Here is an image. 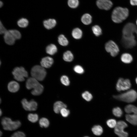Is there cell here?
Returning a JSON list of instances; mask_svg holds the SVG:
<instances>
[{"mask_svg": "<svg viewBox=\"0 0 137 137\" xmlns=\"http://www.w3.org/2000/svg\"><path fill=\"white\" fill-rule=\"evenodd\" d=\"M129 15V11L127 8L120 7L115 8L111 16V20L116 23H120L126 20Z\"/></svg>", "mask_w": 137, "mask_h": 137, "instance_id": "6da1fadb", "label": "cell"}, {"mask_svg": "<svg viewBox=\"0 0 137 137\" xmlns=\"http://www.w3.org/2000/svg\"><path fill=\"white\" fill-rule=\"evenodd\" d=\"M1 124L4 130L11 131L17 129L21 126V125L20 121H13L10 118L7 117L2 118Z\"/></svg>", "mask_w": 137, "mask_h": 137, "instance_id": "7a4b0ae2", "label": "cell"}, {"mask_svg": "<svg viewBox=\"0 0 137 137\" xmlns=\"http://www.w3.org/2000/svg\"><path fill=\"white\" fill-rule=\"evenodd\" d=\"M114 97L119 100L130 103L134 101L137 98V93L133 90H131L119 95H114Z\"/></svg>", "mask_w": 137, "mask_h": 137, "instance_id": "3957f363", "label": "cell"}, {"mask_svg": "<svg viewBox=\"0 0 137 137\" xmlns=\"http://www.w3.org/2000/svg\"><path fill=\"white\" fill-rule=\"evenodd\" d=\"M31 74L32 77L38 81L43 80L46 75V71L41 66L36 65L31 68Z\"/></svg>", "mask_w": 137, "mask_h": 137, "instance_id": "277c9868", "label": "cell"}, {"mask_svg": "<svg viewBox=\"0 0 137 137\" xmlns=\"http://www.w3.org/2000/svg\"><path fill=\"white\" fill-rule=\"evenodd\" d=\"M12 74L14 79L19 81H23L25 78L27 77L28 76V72L22 67L15 68L12 72Z\"/></svg>", "mask_w": 137, "mask_h": 137, "instance_id": "5b68a950", "label": "cell"}, {"mask_svg": "<svg viewBox=\"0 0 137 137\" xmlns=\"http://www.w3.org/2000/svg\"><path fill=\"white\" fill-rule=\"evenodd\" d=\"M127 126V124L125 122L122 121H118L114 128L115 133L118 137H128V133L124 131V129Z\"/></svg>", "mask_w": 137, "mask_h": 137, "instance_id": "8992f818", "label": "cell"}, {"mask_svg": "<svg viewBox=\"0 0 137 137\" xmlns=\"http://www.w3.org/2000/svg\"><path fill=\"white\" fill-rule=\"evenodd\" d=\"M105 48L106 51L110 53L111 55L113 57L117 55L119 52L118 45L112 40H110L106 43Z\"/></svg>", "mask_w": 137, "mask_h": 137, "instance_id": "52a82bcc", "label": "cell"}, {"mask_svg": "<svg viewBox=\"0 0 137 137\" xmlns=\"http://www.w3.org/2000/svg\"><path fill=\"white\" fill-rule=\"evenodd\" d=\"M131 87V83L130 80L128 79H124L122 78L118 80L116 85V88L118 91H125L129 89Z\"/></svg>", "mask_w": 137, "mask_h": 137, "instance_id": "ba28073f", "label": "cell"}, {"mask_svg": "<svg viewBox=\"0 0 137 137\" xmlns=\"http://www.w3.org/2000/svg\"><path fill=\"white\" fill-rule=\"evenodd\" d=\"M137 28L133 23H129L124 26L122 30L123 36L129 37L133 35V33L136 32Z\"/></svg>", "mask_w": 137, "mask_h": 137, "instance_id": "9c48e42d", "label": "cell"}, {"mask_svg": "<svg viewBox=\"0 0 137 137\" xmlns=\"http://www.w3.org/2000/svg\"><path fill=\"white\" fill-rule=\"evenodd\" d=\"M21 103L24 109L26 111H34L37 108V104L33 100L28 101L26 99L24 98L22 100Z\"/></svg>", "mask_w": 137, "mask_h": 137, "instance_id": "30bf717a", "label": "cell"}, {"mask_svg": "<svg viewBox=\"0 0 137 137\" xmlns=\"http://www.w3.org/2000/svg\"><path fill=\"white\" fill-rule=\"evenodd\" d=\"M122 43L126 48H131L136 45V42L134 35L129 37L123 36Z\"/></svg>", "mask_w": 137, "mask_h": 137, "instance_id": "8fae6325", "label": "cell"}, {"mask_svg": "<svg viewBox=\"0 0 137 137\" xmlns=\"http://www.w3.org/2000/svg\"><path fill=\"white\" fill-rule=\"evenodd\" d=\"M96 4L99 9L106 11L110 10L113 5V3L110 0H97Z\"/></svg>", "mask_w": 137, "mask_h": 137, "instance_id": "7c38bea8", "label": "cell"}, {"mask_svg": "<svg viewBox=\"0 0 137 137\" xmlns=\"http://www.w3.org/2000/svg\"><path fill=\"white\" fill-rule=\"evenodd\" d=\"M40 83L38 81L32 77L29 78L27 80L26 84V88L29 90L36 88Z\"/></svg>", "mask_w": 137, "mask_h": 137, "instance_id": "4fadbf2b", "label": "cell"}, {"mask_svg": "<svg viewBox=\"0 0 137 137\" xmlns=\"http://www.w3.org/2000/svg\"><path fill=\"white\" fill-rule=\"evenodd\" d=\"M53 62V59L50 57L47 56L42 58L40 63L41 66L44 68H49L52 66Z\"/></svg>", "mask_w": 137, "mask_h": 137, "instance_id": "5bb4252c", "label": "cell"}, {"mask_svg": "<svg viewBox=\"0 0 137 137\" xmlns=\"http://www.w3.org/2000/svg\"><path fill=\"white\" fill-rule=\"evenodd\" d=\"M126 120L131 124L137 125V113L127 114L125 116Z\"/></svg>", "mask_w": 137, "mask_h": 137, "instance_id": "9a60e30c", "label": "cell"}, {"mask_svg": "<svg viewBox=\"0 0 137 137\" xmlns=\"http://www.w3.org/2000/svg\"><path fill=\"white\" fill-rule=\"evenodd\" d=\"M4 35V40L7 44L11 45L14 44L15 39L9 30H8Z\"/></svg>", "mask_w": 137, "mask_h": 137, "instance_id": "2e32d148", "label": "cell"}, {"mask_svg": "<svg viewBox=\"0 0 137 137\" xmlns=\"http://www.w3.org/2000/svg\"><path fill=\"white\" fill-rule=\"evenodd\" d=\"M20 88L19 84L15 81L10 82L8 85V89L10 92L15 93L18 91Z\"/></svg>", "mask_w": 137, "mask_h": 137, "instance_id": "e0dca14e", "label": "cell"}, {"mask_svg": "<svg viewBox=\"0 0 137 137\" xmlns=\"http://www.w3.org/2000/svg\"><path fill=\"white\" fill-rule=\"evenodd\" d=\"M66 104L60 101H58L55 102L53 106V110L54 112L56 113H60L61 110L63 108H66Z\"/></svg>", "mask_w": 137, "mask_h": 137, "instance_id": "ac0fdd59", "label": "cell"}, {"mask_svg": "<svg viewBox=\"0 0 137 137\" xmlns=\"http://www.w3.org/2000/svg\"><path fill=\"white\" fill-rule=\"evenodd\" d=\"M56 21L54 19H49L44 20L43 22L44 27L48 29L53 28L56 26Z\"/></svg>", "mask_w": 137, "mask_h": 137, "instance_id": "d6986e66", "label": "cell"}, {"mask_svg": "<svg viewBox=\"0 0 137 137\" xmlns=\"http://www.w3.org/2000/svg\"><path fill=\"white\" fill-rule=\"evenodd\" d=\"M121 60L122 62L125 63H129L132 62L133 58L130 54L128 53H124L122 55Z\"/></svg>", "mask_w": 137, "mask_h": 137, "instance_id": "ffe728a7", "label": "cell"}, {"mask_svg": "<svg viewBox=\"0 0 137 137\" xmlns=\"http://www.w3.org/2000/svg\"><path fill=\"white\" fill-rule=\"evenodd\" d=\"M46 50L47 54L50 55H53L57 52V48L55 45L51 44L47 46Z\"/></svg>", "mask_w": 137, "mask_h": 137, "instance_id": "44dd1931", "label": "cell"}, {"mask_svg": "<svg viewBox=\"0 0 137 137\" xmlns=\"http://www.w3.org/2000/svg\"><path fill=\"white\" fill-rule=\"evenodd\" d=\"M44 89L43 86L40 83L31 91V93L34 95H39L43 92Z\"/></svg>", "mask_w": 137, "mask_h": 137, "instance_id": "7402d4cb", "label": "cell"}, {"mask_svg": "<svg viewBox=\"0 0 137 137\" xmlns=\"http://www.w3.org/2000/svg\"><path fill=\"white\" fill-rule=\"evenodd\" d=\"M81 21L84 24L88 25L90 24L92 21V17L89 14L85 13L81 18Z\"/></svg>", "mask_w": 137, "mask_h": 137, "instance_id": "603a6c76", "label": "cell"}, {"mask_svg": "<svg viewBox=\"0 0 137 137\" xmlns=\"http://www.w3.org/2000/svg\"><path fill=\"white\" fill-rule=\"evenodd\" d=\"M72 35L73 37L76 39H80L82 35V32L81 30L78 28L74 29L72 32Z\"/></svg>", "mask_w": 137, "mask_h": 137, "instance_id": "cb8c5ba5", "label": "cell"}, {"mask_svg": "<svg viewBox=\"0 0 137 137\" xmlns=\"http://www.w3.org/2000/svg\"><path fill=\"white\" fill-rule=\"evenodd\" d=\"M92 130L94 134L98 136L101 135L103 132L102 128L99 125L94 126L92 128Z\"/></svg>", "mask_w": 137, "mask_h": 137, "instance_id": "d4e9b609", "label": "cell"}, {"mask_svg": "<svg viewBox=\"0 0 137 137\" xmlns=\"http://www.w3.org/2000/svg\"><path fill=\"white\" fill-rule=\"evenodd\" d=\"M73 56L71 52L70 51H67L63 55V59L65 61L70 62L73 59Z\"/></svg>", "mask_w": 137, "mask_h": 137, "instance_id": "484cf974", "label": "cell"}, {"mask_svg": "<svg viewBox=\"0 0 137 137\" xmlns=\"http://www.w3.org/2000/svg\"><path fill=\"white\" fill-rule=\"evenodd\" d=\"M125 111L127 114L131 113H137V107L133 105H129L125 107Z\"/></svg>", "mask_w": 137, "mask_h": 137, "instance_id": "4316f807", "label": "cell"}, {"mask_svg": "<svg viewBox=\"0 0 137 137\" xmlns=\"http://www.w3.org/2000/svg\"><path fill=\"white\" fill-rule=\"evenodd\" d=\"M39 124L41 127L47 128L49 125V122L47 118L45 117H42L39 120Z\"/></svg>", "mask_w": 137, "mask_h": 137, "instance_id": "83f0119b", "label": "cell"}, {"mask_svg": "<svg viewBox=\"0 0 137 137\" xmlns=\"http://www.w3.org/2000/svg\"><path fill=\"white\" fill-rule=\"evenodd\" d=\"M58 41L59 43L63 46H66L68 44L67 39L63 35H61L59 36Z\"/></svg>", "mask_w": 137, "mask_h": 137, "instance_id": "f1b7e54d", "label": "cell"}, {"mask_svg": "<svg viewBox=\"0 0 137 137\" xmlns=\"http://www.w3.org/2000/svg\"><path fill=\"white\" fill-rule=\"evenodd\" d=\"M29 23L28 20L25 18H22L19 19L17 22L18 26L21 28L26 27Z\"/></svg>", "mask_w": 137, "mask_h": 137, "instance_id": "f546056e", "label": "cell"}, {"mask_svg": "<svg viewBox=\"0 0 137 137\" xmlns=\"http://www.w3.org/2000/svg\"><path fill=\"white\" fill-rule=\"evenodd\" d=\"M27 118L30 122L32 123H35L38 120L39 116L36 113H29L28 115Z\"/></svg>", "mask_w": 137, "mask_h": 137, "instance_id": "4dcf8cb0", "label": "cell"}, {"mask_svg": "<svg viewBox=\"0 0 137 137\" xmlns=\"http://www.w3.org/2000/svg\"><path fill=\"white\" fill-rule=\"evenodd\" d=\"M92 29L94 34L97 36H100L102 33L101 29L98 25L93 26L92 27Z\"/></svg>", "mask_w": 137, "mask_h": 137, "instance_id": "1f68e13d", "label": "cell"}, {"mask_svg": "<svg viewBox=\"0 0 137 137\" xmlns=\"http://www.w3.org/2000/svg\"><path fill=\"white\" fill-rule=\"evenodd\" d=\"M82 96L83 99L88 101H91L93 98L92 94L87 91H85L82 94Z\"/></svg>", "mask_w": 137, "mask_h": 137, "instance_id": "d6a6232c", "label": "cell"}, {"mask_svg": "<svg viewBox=\"0 0 137 137\" xmlns=\"http://www.w3.org/2000/svg\"><path fill=\"white\" fill-rule=\"evenodd\" d=\"M9 31L15 40L20 39L21 38V34L18 30L15 29H12L9 30Z\"/></svg>", "mask_w": 137, "mask_h": 137, "instance_id": "836d02e7", "label": "cell"}, {"mask_svg": "<svg viewBox=\"0 0 137 137\" xmlns=\"http://www.w3.org/2000/svg\"><path fill=\"white\" fill-rule=\"evenodd\" d=\"M112 113L115 116L117 117H121L123 114L122 110L119 107L114 108L112 110Z\"/></svg>", "mask_w": 137, "mask_h": 137, "instance_id": "e575fe53", "label": "cell"}, {"mask_svg": "<svg viewBox=\"0 0 137 137\" xmlns=\"http://www.w3.org/2000/svg\"><path fill=\"white\" fill-rule=\"evenodd\" d=\"M67 3L70 7L74 8L77 7L79 5L78 0H68Z\"/></svg>", "mask_w": 137, "mask_h": 137, "instance_id": "d590c367", "label": "cell"}, {"mask_svg": "<svg viewBox=\"0 0 137 137\" xmlns=\"http://www.w3.org/2000/svg\"><path fill=\"white\" fill-rule=\"evenodd\" d=\"M60 80L61 83L65 86H67L70 84V81L69 79L66 76H62L60 78Z\"/></svg>", "mask_w": 137, "mask_h": 137, "instance_id": "8d00e7d4", "label": "cell"}, {"mask_svg": "<svg viewBox=\"0 0 137 137\" xmlns=\"http://www.w3.org/2000/svg\"><path fill=\"white\" fill-rule=\"evenodd\" d=\"M117 122L114 119H109L107 121V124L109 127L111 128H114L116 125Z\"/></svg>", "mask_w": 137, "mask_h": 137, "instance_id": "74e56055", "label": "cell"}, {"mask_svg": "<svg viewBox=\"0 0 137 137\" xmlns=\"http://www.w3.org/2000/svg\"><path fill=\"white\" fill-rule=\"evenodd\" d=\"M74 70L77 73L81 74L84 72V70L83 68L80 65L75 66L74 68Z\"/></svg>", "mask_w": 137, "mask_h": 137, "instance_id": "f35d334b", "label": "cell"}, {"mask_svg": "<svg viewBox=\"0 0 137 137\" xmlns=\"http://www.w3.org/2000/svg\"><path fill=\"white\" fill-rule=\"evenodd\" d=\"M60 113L62 116L66 117L69 115L70 112L68 110L66 109V108H64L61 110Z\"/></svg>", "mask_w": 137, "mask_h": 137, "instance_id": "ab89813d", "label": "cell"}, {"mask_svg": "<svg viewBox=\"0 0 137 137\" xmlns=\"http://www.w3.org/2000/svg\"><path fill=\"white\" fill-rule=\"evenodd\" d=\"M11 137H26V135L23 132L19 131L15 132Z\"/></svg>", "mask_w": 137, "mask_h": 137, "instance_id": "60d3db41", "label": "cell"}, {"mask_svg": "<svg viewBox=\"0 0 137 137\" xmlns=\"http://www.w3.org/2000/svg\"><path fill=\"white\" fill-rule=\"evenodd\" d=\"M8 30L4 26L3 24L0 22V33L1 34H4Z\"/></svg>", "mask_w": 137, "mask_h": 137, "instance_id": "b9f144b4", "label": "cell"}, {"mask_svg": "<svg viewBox=\"0 0 137 137\" xmlns=\"http://www.w3.org/2000/svg\"><path fill=\"white\" fill-rule=\"evenodd\" d=\"M130 3L132 6H137V0H130Z\"/></svg>", "mask_w": 137, "mask_h": 137, "instance_id": "7bdbcfd3", "label": "cell"}, {"mask_svg": "<svg viewBox=\"0 0 137 137\" xmlns=\"http://www.w3.org/2000/svg\"><path fill=\"white\" fill-rule=\"evenodd\" d=\"M3 5V3L2 2L0 1V7H2Z\"/></svg>", "mask_w": 137, "mask_h": 137, "instance_id": "ee69618b", "label": "cell"}, {"mask_svg": "<svg viewBox=\"0 0 137 137\" xmlns=\"http://www.w3.org/2000/svg\"><path fill=\"white\" fill-rule=\"evenodd\" d=\"M2 132L1 131H0V136L1 137L2 135Z\"/></svg>", "mask_w": 137, "mask_h": 137, "instance_id": "f6af8a7d", "label": "cell"}, {"mask_svg": "<svg viewBox=\"0 0 137 137\" xmlns=\"http://www.w3.org/2000/svg\"><path fill=\"white\" fill-rule=\"evenodd\" d=\"M0 115L1 116V115L2 114V110H1V109L0 110Z\"/></svg>", "mask_w": 137, "mask_h": 137, "instance_id": "bcb514c9", "label": "cell"}, {"mask_svg": "<svg viewBox=\"0 0 137 137\" xmlns=\"http://www.w3.org/2000/svg\"><path fill=\"white\" fill-rule=\"evenodd\" d=\"M135 81L136 83L137 84V77L135 79Z\"/></svg>", "mask_w": 137, "mask_h": 137, "instance_id": "7dc6e473", "label": "cell"}, {"mask_svg": "<svg viewBox=\"0 0 137 137\" xmlns=\"http://www.w3.org/2000/svg\"><path fill=\"white\" fill-rule=\"evenodd\" d=\"M136 24L137 25V19L136 20Z\"/></svg>", "mask_w": 137, "mask_h": 137, "instance_id": "c3c4849f", "label": "cell"}, {"mask_svg": "<svg viewBox=\"0 0 137 137\" xmlns=\"http://www.w3.org/2000/svg\"><path fill=\"white\" fill-rule=\"evenodd\" d=\"M136 34H137V30H136Z\"/></svg>", "mask_w": 137, "mask_h": 137, "instance_id": "681fc988", "label": "cell"}, {"mask_svg": "<svg viewBox=\"0 0 137 137\" xmlns=\"http://www.w3.org/2000/svg\"><path fill=\"white\" fill-rule=\"evenodd\" d=\"M89 137L86 136H85V137Z\"/></svg>", "mask_w": 137, "mask_h": 137, "instance_id": "f907efd6", "label": "cell"}, {"mask_svg": "<svg viewBox=\"0 0 137 137\" xmlns=\"http://www.w3.org/2000/svg\"><path fill=\"white\" fill-rule=\"evenodd\" d=\"M99 0V1H101V0Z\"/></svg>", "mask_w": 137, "mask_h": 137, "instance_id": "816d5d0a", "label": "cell"}]
</instances>
